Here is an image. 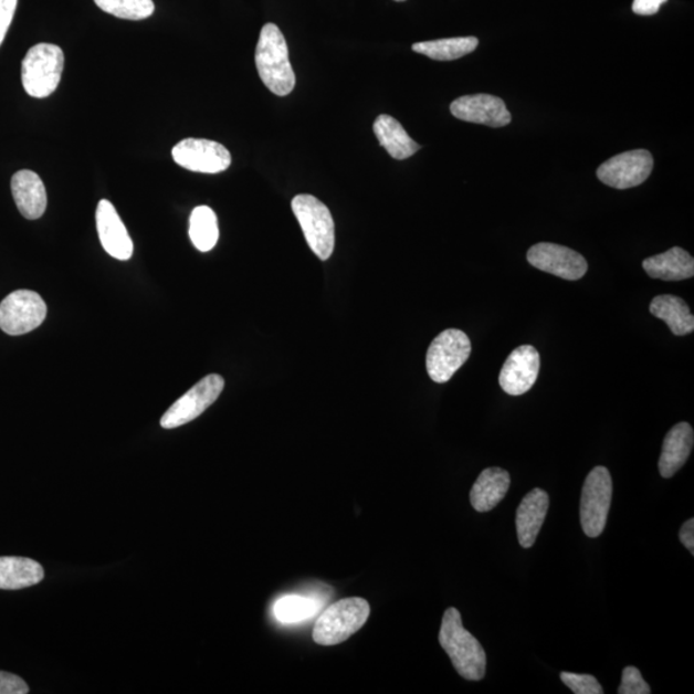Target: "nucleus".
I'll return each mask as SVG.
<instances>
[{"label":"nucleus","mask_w":694,"mask_h":694,"mask_svg":"<svg viewBox=\"0 0 694 694\" xmlns=\"http://www.w3.org/2000/svg\"><path fill=\"white\" fill-rule=\"evenodd\" d=\"M439 642L463 680L473 682L483 680L486 673L484 646L464 629L461 612L454 607L444 613Z\"/></svg>","instance_id":"f257e3e1"},{"label":"nucleus","mask_w":694,"mask_h":694,"mask_svg":"<svg viewBox=\"0 0 694 694\" xmlns=\"http://www.w3.org/2000/svg\"><path fill=\"white\" fill-rule=\"evenodd\" d=\"M255 62L260 78L275 96L286 97L294 91L296 76L288 59L286 39L274 23H266L260 33Z\"/></svg>","instance_id":"f03ea898"},{"label":"nucleus","mask_w":694,"mask_h":694,"mask_svg":"<svg viewBox=\"0 0 694 694\" xmlns=\"http://www.w3.org/2000/svg\"><path fill=\"white\" fill-rule=\"evenodd\" d=\"M65 54L59 45L41 43L31 46L22 61V85L29 96L46 98L59 88Z\"/></svg>","instance_id":"7ed1b4c3"},{"label":"nucleus","mask_w":694,"mask_h":694,"mask_svg":"<svg viewBox=\"0 0 694 694\" xmlns=\"http://www.w3.org/2000/svg\"><path fill=\"white\" fill-rule=\"evenodd\" d=\"M369 613L370 606L366 599H341L320 614L313 630L314 642L320 645H336L347 641L365 627Z\"/></svg>","instance_id":"20e7f679"},{"label":"nucleus","mask_w":694,"mask_h":694,"mask_svg":"<svg viewBox=\"0 0 694 694\" xmlns=\"http://www.w3.org/2000/svg\"><path fill=\"white\" fill-rule=\"evenodd\" d=\"M292 211L314 254L326 262L335 250V222L326 204L312 194H298L292 200Z\"/></svg>","instance_id":"39448f33"},{"label":"nucleus","mask_w":694,"mask_h":694,"mask_svg":"<svg viewBox=\"0 0 694 694\" xmlns=\"http://www.w3.org/2000/svg\"><path fill=\"white\" fill-rule=\"evenodd\" d=\"M612 477L609 470L599 465L589 473L582 486L580 519L582 532L598 538L604 530L612 501Z\"/></svg>","instance_id":"423d86ee"},{"label":"nucleus","mask_w":694,"mask_h":694,"mask_svg":"<svg viewBox=\"0 0 694 694\" xmlns=\"http://www.w3.org/2000/svg\"><path fill=\"white\" fill-rule=\"evenodd\" d=\"M471 341L461 329H446L429 347L425 367L433 382L445 383L471 355Z\"/></svg>","instance_id":"0eeeda50"},{"label":"nucleus","mask_w":694,"mask_h":694,"mask_svg":"<svg viewBox=\"0 0 694 694\" xmlns=\"http://www.w3.org/2000/svg\"><path fill=\"white\" fill-rule=\"evenodd\" d=\"M46 304L34 291L19 290L0 303V329L7 335L21 336L42 325Z\"/></svg>","instance_id":"6e6552de"},{"label":"nucleus","mask_w":694,"mask_h":694,"mask_svg":"<svg viewBox=\"0 0 694 694\" xmlns=\"http://www.w3.org/2000/svg\"><path fill=\"white\" fill-rule=\"evenodd\" d=\"M224 378L219 375L202 378L167 410L161 418L162 428L172 430L194 421L204 410L215 403L224 390Z\"/></svg>","instance_id":"1a4fd4ad"},{"label":"nucleus","mask_w":694,"mask_h":694,"mask_svg":"<svg viewBox=\"0 0 694 694\" xmlns=\"http://www.w3.org/2000/svg\"><path fill=\"white\" fill-rule=\"evenodd\" d=\"M171 156L179 167L194 172L218 174L231 167L230 151L218 141L187 138L172 148Z\"/></svg>","instance_id":"9d476101"},{"label":"nucleus","mask_w":694,"mask_h":694,"mask_svg":"<svg viewBox=\"0 0 694 694\" xmlns=\"http://www.w3.org/2000/svg\"><path fill=\"white\" fill-rule=\"evenodd\" d=\"M652 170V155L646 149H634L603 162L597 170V177L606 186L629 189L644 183Z\"/></svg>","instance_id":"9b49d317"},{"label":"nucleus","mask_w":694,"mask_h":694,"mask_svg":"<svg viewBox=\"0 0 694 694\" xmlns=\"http://www.w3.org/2000/svg\"><path fill=\"white\" fill-rule=\"evenodd\" d=\"M527 262L536 270L566 281H578L588 272L587 260L561 244L540 242L527 251Z\"/></svg>","instance_id":"f8f14e48"},{"label":"nucleus","mask_w":694,"mask_h":694,"mask_svg":"<svg viewBox=\"0 0 694 694\" xmlns=\"http://www.w3.org/2000/svg\"><path fill=\"white\" fill-rule=\"evenodd\" d=\"M540 355L532 345H523L511 353L501 370L500 383L508 396L519 397L538 380Z\"/></svg>","instance_id":"ddd939ff"},{"label":"nucleus","mask_w":694,"mask_h":694,"mask_svg":"<svg viewBox=\"0 0 694 694\" xmlns=\"http://www.w3.org/2000/svg\"><path fill=\"white\" fill-rule=\"evenodd\" d=\"M451 113L459 120L503 128L512 122L506 104L491 94H473L456 98L451 105Z\"/></svg>","instance_id":"4468645a"},{"label":"nucleus","mask_w":694,"mask_h":694,"mask_svg":"<svg viewBox=\"0 0 694 694\" xmlns=\"http://www.w3.org/2000/svg\"><path fill=\"white\" fill-rule=\"evenodd\" d=\"M96 220L99 240L107 254L122 262L129 260L134 244L114 204L102 200L97 207Z\"/></svg>","instance_id":"2eb2a0df"},{"label":"nucleus","mask_w":694,"mask_h":694,"mask_svg":"<svg viewBox=\"0 0 694 694\" xmlns=\"http://www.w3.org/2000/svg\"><path fill=\"white\" fill-rule=\"evenodd\" d=\"M12 196L23 218L36 220L42 218L46 203V191L41 177L31 170H20L11 181Z\"/></svg>","instance_id":"dca6fc26"},{"label":"nucleus","mask_w":694,"mask_h":694,"mask_svg":"<svg viewBox=\"0 0 694 694\" xmlns=\"http://www.w3.org/2000/svg\"><path fill=\"white\" fill-rule=\"evenodd\" d=\"M549 508V496L541 488H534L526 494L517 509L516 526L519 546L530 548L547 517Z\"/></svg>","instance_id":"f3484780"},{"label":"nucleus","mask_w":694,"mask_h":694,"mask_svg":"<svg viewBox=\"0 0 694 694\" xmlns=\"http://www.w3.org/2000/svg\"><path fill=\"white\" fill-rule=\"evenodd\" d=\"M694 443V432L687 422L674 425L662 445L659 470L662 477L670 479L688 461Z\"/></svg>","instance_id":"a211bd4d"},{"label":"nucleus","mask_w":694,"mask_h":694,"mask_svg":"<svg viewBox=\"0 0 694 694\" xmlns=\"http://www.w3.org/2000/svg\"><path fill=\"white\" fill-rule=\"evenodd\" d=\"M511 476L506 470L486 469L471 488V504L481 514L494 509L509 491Z\"/></svg>","instance_id":"6ab92c4d"},{"label":"nucleus","mask_w":694,"mask_h":694,"mask_svg":"<svg viewBox=\"0 0 694 694\" xmlns=\"http://www.w3.org/2000/svg\"><path fill=\"white\" fill-rule=\"evenodd\" d=\"M643 270L653 280L667 282L690 280L694 275V259L690 252L673 248L664 254L645 259Z\"/></svg>","instance_id":"aec40b11"},{"label":"nucleus","mask_w":694,"mask_h":694,"mask_svg":"<svg viewBox=\"0 0 694 694\" xmlns=\"http://www.w3.org/2000/svg\"><path fill=\"white\" fill-rule=\"evenodd\" d=\"M374 132L380 145L396 160H407L420 151L421 146L409 137L397 118L380 115L374 124Z\"/></svg>","instance_id":"412c9836"},{"label":"nucleus","mask_w":694,"mask_h":694,"mask_svg":"<svg viewBox=\"0 0 694 694\" xmlns=\"http://www.w3.org/2000/svg\"><path fill=\"white\" fill-rule=\"evenodd\" d=\"M43 579V567L34 559L27 557H0V589H25L36 586Z\"/></svg>","instance_id":"4be33fe9"},{"label":"nucleus","mask_w":694,"mask_h":694,"mask_svg":"<svg viewBox=\"0 0 694 694\" xmlns=\"http://www.w3.org/2000/svg\"><path fill=\"white\" fill-rule=\"evenodd\" d=\"M650 312L654 317L666 323L675 336L690 335L694 330V317L683 298L673 295H660L652 299Z\"/></svg>","instance_id":"5701e85b"},{"label":"nucleus","mask_w":694,"mask_h":694,"mask_svg":"<svg viewBox=\"0 0 694 694\" xmlns=\"http://www.w3.org/2000/svg\"><path fill=\"white\" fill-rule=\"evenodd\" d=\"M479 39L475 36L439 39V41L416 43L412 50L437 61H454L475 52Z\"/></svg>","instance_id":"b1692460"},{"label":"nucleus","mask_w":694,"mask_h":694,"mask_svg":"<svg viewBox=\"0 0 694 694\" xmlns=\"http://www.w3.org/2000/svg\"><path fill=\"white\" fill-rule=\"evenodd\" d=\"M189 236L193 246L201 252H209L217 246L219 227L215 212L209 207H199L189 218Z\"/></svg>","instance_id":"393cba45"},{"label":"nucleus","mask_w":694,"mask_h":694,"mask_svg":"<svg viewBox=\"0 0 694 694\" xmlns=\"http://www.w3.org/2000/svg\"><path fill=\"white\" fill-rule=\"evenodd\" d=\"M322 610L318 599L304 596H286L274 604V617L282 624H298L311 620Z\"/></svg>","instance_id":"a878e982"},{"label":"nucleus","mask_w":694,"mask_h":694,"mask_svg":"<svg viewBox=\"0 0 694 694\" xmlns=\"http://www.w3.org/2000/svg\"><path fill=\"white\" fill-rule=\"evenodd\" d=\"M94 3L102 11L124 20H146L155 12L154 0H94Z\"/></svg>","instance_id":"bb28decb"},{"label":"nucleus","mask_w":694,"mask_h":694,"mask_svg":"<svg viewBox=\"0 0 694 694\" xmlns=\"http://www.w3.org/2000/svg\"><path fill=\"white\" fill-rule=\"evenodd\" d=\"M561 680L575 694H602L604 692L593 675L564 672Z\"/></svg>","instance_id":"cd10ccee"},{"label":"nucleus","mask_w":694,"mask_h":694,"mask_svg":"<svg viewBox=\"0 0 694 694\" xmlns=\"http://www.w3.org/2000/svg\"><path fill=\"white\" fill-rule=\"evenodd\" d=\"M618 692L620 694H650L651 688L637 667L628 666L622 672V681Z\"/></svg>","instance_id":"c85d7f7f"},{"label":"nucleus","mask_w":694,"mask_h":694,"mask_svg":"<svg viewBox=\"0 0 694 694\" xmlns=\"http://www.w3.org/2000/svg\"><path fill=\"white\" fill-rule=\"evenodd\" d=\"M29 685L22 677L0 672V694H28Z\"/></svg>","instance_id":"c756f323"},{"label":"nucleus","mask_w":694,"mask_h":694,"mask_svg":"<svg viewBox=\"0 0 694 694\" xmlns=\"http://www.w3.org/2000/svg\"><path fill=\"white\" fill-rule=\"evenodd\" d=\"M19 0H0V45L10 29Z\"/></svg>","instance_id":"7c9ffc66"},{"label":"nucleus","mask_w":694,"mask_h":694,"mask_svg":"<svg viewBox=\"0 0 694 694\" xmlns=\"http://www.w3.org/2000/svg\"><path fill=\"white\" fill-rule=\"evenodd\" d=\"M667 0H634L633 12L639 15H653L660 11Z\"/></svg>","instance_id":"2f4dec72"},{"label":"nucleus","mask_w":694,"mask_h":694,"mask_svg":"<svg viewBox=\"0 0 694 694\" xmlns=\"http://www.w3.org/2000/svg\"><path fill=\"white\" fill-rule=\"evenodd\" d=\"M681 541L692 555H694V519L691 518L683 525L680 533Z\"/></svg>","instance_id":"473e14b6"},{"label":"nucleus","mask_w":694,"mask_h":694,"mask_svg":"<svg viewBox=\"0 0 694 694\" xmlns=\"http://www.w3.org/2000/svg\"><path fill=\"white\" fill-rule=\"evenodd\" d=\"M396 2H406V0H396Z\"/></svg>","instance_id":"72a5a7b5"}]
</instances>
